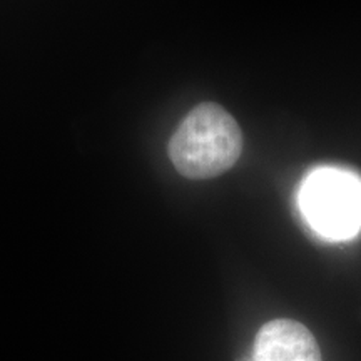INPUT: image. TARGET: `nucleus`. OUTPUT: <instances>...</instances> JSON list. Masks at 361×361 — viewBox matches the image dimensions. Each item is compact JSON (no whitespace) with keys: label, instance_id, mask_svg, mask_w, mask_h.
Here are the masks:
<instances>
[{"label":"nucleus","instance_id":"obj_1","mask_svg":"<svg viewBox=\"0 0 361 361\" xmlns=\"http://www.w3.org/2000/svg\"><path fill=\"white\" fill-rule=\"evenodd\" d=\"M243 134L229 112L213 102L196 106L180 121L169 142V157L179 174L209 179L239 159Z\"/></svg>","mask_w":361,"mask_h":361},{"label":"nucleus","instance_id":"obj_2","mask_svg":"<svg viewBox=\"0 0 361 361\" xmlns=\"http://www.w3.org/2000/svg\"><path fill=\"white\" fill-rule=\"evenodd\" d=\"M305 223L326 241H348L361 233V176L322 166L305 176L296 194Z\"/></svg>","mask_w":361,"mask_h":361},{"label":"nucleus","instance_id":"obj_3","mask_svg":"<svg viewBox=\"0 0 361 361\" xmlns=\"http://www.w3.org/2000/svg\"><path fill=\"white\" fill-rule=\"evenodd\" d=\"M252 361H322V353L305 324L281 318L259 329Z\"/></svg>","mask_w":361,"mask_h":361}]
</instances>
